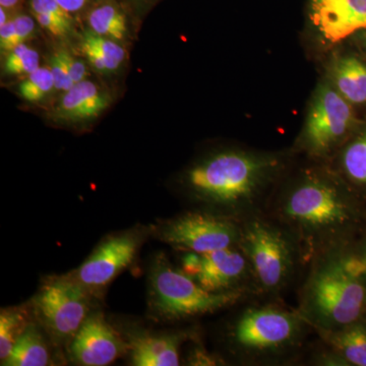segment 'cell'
<instances>
[{"label": "cell", "instance_id": "obj_21", "mask_svg": "<svg viewBox=\"0 0 366 366\" xmlns=\"http://www.w3.org/2000/svg\"><path fill=\"white\" fill-rule=\"evenodd\" d=\"M341 168L352 184L366 187V132L346 147L342 154Z\"/></svg>", "mask_w": 366, "mask_h": 366}, {"label": "cell", "instance_id": "obj_22", "mask_svg": "<svg viewBox=\"0 0 366 366\" xmlns=\"http://www.w3.org/2000/svg\"><path fill=\"white\" fill-rule=\"evenodd\" d=\"M26 320L21 312L16 310H2L0 315V360L4 362L11 351L19 337L23 333Z\"/></svg>", "mask_w": 366, "mask_h": 366}, {"label": "cell", "instance_id": "obj_14", "mask_svg": "<svg viewBox=\"0 0 366 366\" xmlns=\"http://www.w3.org/2000/svg\"><path fill=\"white\" fill-rule=\"evenodd\" d=\"M109 103V95L104 90L85 79L61 96L53 108L51 117L59 124H86L100 117Z\"/></svg>", "mask_w": 366, "mask_h": 366}, {"label": "cell", "instance_id": "obj_4", "mask_svg": "<svg viewBox=\"0 0 366 366\" xmlns=\"http://www.w3.org/2000/svg\"><path fill=\"white\" fill-rule=\"evenodd\" d=\"M314 330L297 310L276 305L245 307L229 330L233 352L249 365L284 362L298 353Z\"/></svg>", "mask_w": 366, "mask_h": 366}, {"label": "cell", "instance_id": "obj_29", "mask_svg": "<svg viewBox=\"0 0 366 366\" xmlns=\"http://www.w3.org/2000/svg\"><path fill=\"white\" fill-rule=\"evenodd\" d=\"M122 6L131 14L132 20H143L152 9L162 0H118Z\"/></svg>", "mask_w": 366, "mask_h": 366}, {"label": "cell", "instance_id": "obj_32", "mask_svg": "<svg viewBox=\"0 0 366 366\" xmlns=\"http://www.w3.org/2000/svg\"><path fill=\"white\" fill-rule=\"evenodd\" d=\"M365 43H366V40H365Z\"/></svg>", "mask_w": 366, "mask_h": 366}, {"label": "cell", "instance_id": "obj_15", "mask_svg": "<svg viewBox=\"0 0 366 366\" xmlns=\"http://www.w3.org/2000/svg\"><path fill=\"white\" fill-rule=\"evenodd\" d=\"M327 347V365L366 366V317L334 331L317 332Z\"/></svg>", "mask_w": 366, "mask_h": 366}, {"label": "cell", "instance_id": "obj_7", "mask_svg": "<svg viewBox=\"0 0 366 366\" xmlns=\"http://www.w3.org/2000/svg\"><path fill=\"white\" fill-rule=\"evenodd\" d=\"M90 291L71 277L48 282L36 296L34 308L41 324L59 343L69 342L90 312Z\"/></svg>", "mask_w": 366, "mask_h": 366}, {"label": "cell", "instance_id": "obj_26", "mask_svg": "<svg viewBox=\"0 0 366 366\" xmlns=\"http://www.w3.org/2000/svg\"><path fill=\"white\" fill-rule=\"evenodd\" d=\"M11 19L13 21L14 31L13 48H11L14 49L16 46L23 44L32 37L33 34L35 33L37 21L32 14H24L21 11H16L14 16L11 14Z\"/></svg>", "mask_w": 366, "mask_h": 366}, {"label": "cell", "instance_id": "obj_28", "mask_svg": "<svg viewBox=\"0 0 366 366\" xmlns=\"http://www.w3.org/2000/svg\"><path fill=\"white\" fill-rule=\"evenodd\" d=\"M59 53L60 56L64 60L67 74H69L74 85L85 81L86 76H88V69H86L85 62L76 59V57L72 56L71 54L64 51V50H60Z\"/></svg>", "mask_w": 366, "mask_h": 366}, {"label": "cell", "instance_id": "obj_18", "mask_svg": "<svg viewBox=\"0 0 366 366\" xmlns=\"http://www.w3.org/2000/svg\"><path fill=\"white\" fill-rule=\"evenodd\" d=\"M81 45L90 66L101 74L118 71L127 59V50L119 42L90 30L84 34Z\"/></svg>", "mask_w": 366, "mask_h": 366}, {"label": "cell", "instance_id": "obj_13", "mask_svg": "<svg viewBox=\"0 0 366 366\" xmlns=\"http://www.w3.org/2000/svg\"><path fill=\"white\" fill-rule=\"evenodd\" d=\"M310 19L330 43L366 29V0H312Z\"/></svg>", "mask_w": 366, "mask_h": 366}, {"label": "cell", "instance_id": "obj_30", "mask_svg": "<svg viewBox=\"0 0 366 366\" xmlns=\"http://www.w3.org/2000/svg\"><path fill=\"white\" fill-rule=\"evenodd\" d=\"M60 6L74 16H81L95 0H56Z\"/></svg>", "mask_w": 366, "mask_h": 366}, {"label": "cell", "instance_id": "obj_20", "mask_svg": "<svg viewBox=\"0 0 366 366\" xmlns=\"http://www.w3.org/2000/svg\"><path fill=\"white\" fill-rule=\"evenodd\" d=\"M50 353L42 335L34 326H26L14 344L13 351L2 365L7 366H45Z\"/></svg>", "mask_w": 366, "mask_h": 366}, {"label": "cell", "instance_id": "obj_2", "mask_svg": "<svg viewBox=\"0 0 366 366\" xmlns=\"http://www.w3.org/2000/svg\"><path fill=\"white\" fill-rule=\"evenodd\" d=\"M278 159L249 152L221 151L194 164L184 183L190 196L212 212L242 221L266 208L264 192Z\"/></svg>", "mask_w": 366, "mask_h": 366}, {"label": "cell", "instance_id": "obj_9", "mask_svg": "<svg viewBox=\"0 0 366 366\" xmlns=\"http://www.w3.org/2000/svg\"><path fill=\"white\" fill-rule=\"evenodd\" d=\"M352 124L350 105L340 93L322 88L317 94L305 132V144L315 155L331 151Z\"/></svg>", "mask_w": 366, "mask_h": 366}, {"label": "cell", "instance_id": "obj_31", "mask_svg": "<svg viewBox=\"0 0 366 366\" xmlns=\"http://www.w3.org/2000/svg\"><path fill=\"white\" fill-rule=\"evenodd\" d=\"M25 1L26 0H0V9H6L7 13L13 14L19 11Z\"/></svg>", "mask_w": 366, "mask_h": 366}, {"label": "cell", "instance_id": "obj_12", "mask_svg": "<svg viewBox=\"0 0 366 366\" xmlns=\"http://www.w3.org/2000/svg\"><path fill=\"white\" fill-rule=\"evenodd\" d=\"M124 343L101 315L86 317L69 344V353L76 363L105 366L124 351Z\"/></svg>", "mask_w": 366, "mask_h": 366}, {"label": "cell", "instance_id": "obj_3", "mask_svg": "<svg viewBox=\"0 0 366 366\" xmlns=\"http://www.w3.org/2000/svg\"><path fill=\"white\" fill-rule=\"evenodd\" d=\"M310 264L297 312L315 331H334L365 319L366 282L346 268L339 247Z\"/></svg>", "mask_w": 366, "mask_h": 366}, {"label": "cell", "instance_id": "obj_27", "mask_svg": "<svg viewBox=\"0 0 366 366\" xmlns=\"http://www.w3.org/2000/svg\"><path fill=\"white\" fill-rule=\"evenodd\" d=\"M49 69L52 72L53 79H54L55 90L66 93L74 86L71 78H69V74H67L66 66H64V60L60 56L59 51L55 53L50 59Z\"/></svg>", "mask_w": 366, "mask_h": 366}, {"label": "cell", "instance_id": "obj_5", "mask_svg": "<svg viewBox=\"0 0 366 366\" xmlns=\"http://www.w3.org/2000/svg\"><path fill=\"white\" fill-rule=\"evenodd\" d=\"M238 247L249 259L259 295H280L305 266L295 236L264 212L240 221Z\"/></svg>", "mask_w": 366, "mask_h": 366}, {"label": "cell", "instance_id": "obj_10", "mask_svg": "<svg viewBox=\"0 0 366 366\" xmlns=\"http://www.w3.org/2000/svg\"><path fill=\"white\" fill-rule=\"evenodd\" d=\"M192 279L209 292L259 295L249 259L238 245L201 254V264Z\"/></svg>", "mask_w": 366, "mask_h": 366}, {"label": "cell", "instance_id": "obj_1", "mask_svg": "<svg viewBox=\"0 0 366 366\" xmlns=\"http://www.w3.org/2000/svg\"><path fill=\"white\" fill-rule=\"evenodd\" d=\"M264 213L287 229L305 264L353 242L365 221L363 207L331 178L308 173L267 204Z\"/></svg>", "mask_w": 366, "mask_h": 366}, {"label": "cell", "instance_id": "obj_16", "mask_svg": "<svg viewBox=\"0 0 366 366\" xmlns=\"http://www.w3.org/2000/svg\"><path fill=\"white\" fill-rule=\"evenodd\" d=\"M187 338L183 334L134 337L132 340V362L136 366L179 365V348Z\"/></svg>", "mask_w": 366, "mask_h": 366}, {"label": "cell", "instance_id": "obj_6", "mask_svg": "<svg viewBox=\"0 0 366 366\" xmlns=\"http://www.w3.org/2000/svg\"><path fill=\"white\" fill-rule=\"evenodd\" d=\"M150 282L152 305L166 320L213 314L252 297L249 293L238 291L209 292L182 269L171 266L162 254L156 257L152 266Z\"/></svg>", "mask_w": 366, "mask_h": 366}, {"label": "cell", "instance_id": "obj_11", "mask_svg": "<svg viewBox=\"0 0 366 366\" xmlns=\"http://www.w3.org/2000/svg\"><path fill=\"white\" fill-rule=\"evenodd\" d=\"M141 242L142 236L137 232L112 236L99 245L76 273L69 276L90 292L105 287L132 264Z\"/></svg>", "mask_w": 366, "mask_h": 366}, {"label": "cell", "instance_id": "obj_23", "mask_svg": "<svg viewBox=\"0 0 366 366\" xmlns=\"http://www.w3.org/2000/svg\"><path fill=\"white\" fill-rule=\"evenodd\" d=\"M39 67V53L24 43L6 53L4 71L9 76H29Z\"/></svg>", "mask_w": 366, "mask_h": 366}, {"label": "cell", "instance_id": "obj_25", "mask_svg": "<svg viewBox=\"0 0 366 366\" xmlns=\"http://www.w3.org/2000/svg\"><path fill=\"white\" fill-rule=\"evenodd\" d=\"M346 268L366 282V236L358 244L351 242L339 247Z\"/></svg>", "mask_w": 366, "mask_h": 366}, {"label": "cell", "instance_id": "obj_24", "mask_svg": "<svg viewBox=\"0 0 366 366\" xmlns=\"http://www.w3.org/2000/svg\"><path fill=\"white\" fill-rule=\"evenodd\" d=\"M53 89L55 86L51 71L49 67L40 66L21 81L19 93L28 102L36 103L47 97Z\"/></svg>", "mask_w": 366, "mask_h": 366}, {"label": "cell", "instance_id": "obj_8", "mask_svg": "<svg viewBox=\"0 0 366 366\" xmlns=\"http://www.w3.org/2000/svg\"><path fill=\"white\" fill-rule=\"evenodd\" d=\"M160 235L163 242L174 249L206 254L237 247L240 222L201 209L168 221L161 229Z\"/></svg>", "mask_w": 366, "mask_h": 366}, {"label": "cell", "instance_id": "obj_17", "mask_svg": "<svg viewBox=\"0 0 366 366\" xmlns=\"http://www.w3.org/2000/svg\"><path fill=\"white\" fill-rule=\"evenodd\" d=\"M88 30L122 42L129 33L131 14L118 0H95L92 6L81 14Z\"/></svg>", "mask_w": 366, "mask_h": 366}, {"label": "cell", "instance_id": "obj_19", "mask_svg": "<svg viewBox=\"0 0 366 366\" xmlns=\"http://www.w3.org/2000/svg\"><path fill=\"white\" fill-rule=\"evenodd\" d=\"M334 79L339 93L354 104L366 102V66L354 59L344 57L337 62Z\"/></svg>", "mask_w": 366, "mask_h": 366}]
</instances>
